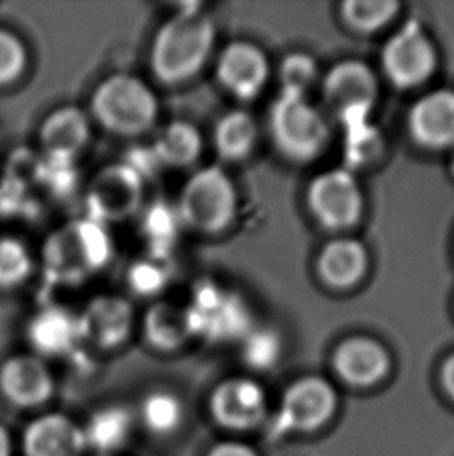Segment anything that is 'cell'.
<instances>
[{
	"label": "cell",
	"instance_id": "1",
	"mask_svg": "<svg viewBox=\"0 0 454 456\" xmlns=\"http://www.w3.org/2000/svg\"><path fill=\"white\" fill-rule=\"evenodd\" d=\"M214 19L184 8L160 25L150 45V69L164 86H181L197 78L215 50Z\"/></svg>",
	"mask_w": 454,
	"mask_h": 456
},
{
	"label": "cell",
	"instance_id": "2",
	"mask_svg": "<svg viewBox=\"0 0 454 456\" xmlns=\"http://www.w3.org/2000/svg\"><path fill=\"white\" fill-rule=\"evenodd\" d=\"M114 254L108 226L89 216L56 229L43 247L44 272L61 284H80L109 265Z\"/></svg>",
	"mask_w": 454,
	"mask_h": 456
},
{
	"label": "cell",
	"instance_id": "3",
	"mask_svg": "<svg viewBox=\"0 0 454 456\" xmlns=\"http://www.w3.org/2000/svg\"><path fill=\"white\" fill-rule=\"evenodd\" d=\"M159 100L150 85L131 74L100 81L89 100V118L114 136H145L159 120Z\"/></svg>",
	"mask_w": 454,
	"mask_h": 456
},
{
	"label": "cell",
	"instance_id": "4",
	"mask_svg": "<svg viewBox=\"0 0 454 456\" xmlns=\"http://www.w3.org/2000/svg\"><path fill=\"white\" fill-rule=\"evenodd\" d=\"M237 212V189L229 173L220 166L203 167L191 173L179 191V222L197 234H222L232 224Z\"/></svg>",
	"mask_w": 454,
	"mask_h": 456
},
{
	"label": "cell",
	"instance_id": "5",
	"mask_svg": "<svg viewBox=\"0 0 454 456\" xmlns=\"http://www.w3.org/2000/svg\"><path fill=\"white\" fill-rule=\"evenodd\" d=\"M270 128L282 153L295 160L313 159L326 147V118L301 94L279 95L270 112Z\"/></svg>",
	"mask_w": 454,
	"mask_h": 456
},
{
	"label": "cell",
	"instance_id": "6",
	"mask_svg": "<svg viewBox=\"0 0 454 456\" xmlns=\"http://www.w3.org/2000/svg\"><path fill=\"white\" fill-rule=\"evenodd\" d=\"M143 203V176L134 166L126 162H114L103 167L87 185V216L106 226L133 218L141 212Z\"/></svg>",
	"mask_w": 454,
	"mask_h": 456
},
{
	"label": "cell",
	"instance_id": "7",
	"mask_svg": "<svg viewBox=\"0 0 454 456\" xmlns=\"http://www.w3.org/2000/svg\"><path fill=\"white\" fill-rule=\"evenodd\" d=\"M191 327L195 337L212 341L245 338L251 330V314L246 304L216 285L198 289L191 307Z\"/></svg>",
	"mask_w": 454,
	"mask_h": 456
},
{
	"label": "cell",
	"instance_id": "8",
	"mask_svg": "<svg viewBox=\"0 0 454 456\" xmlns=\"http://www.w3.org/2000/svg\"><path fill=\"white\" fill-rule=\"evenodd\" d=\"M336 407L338 395L326 379L304 377L285 391L277 427L287 433L316 432L332 419Z\"/></svg>",
	"mask_w": 454,
	"mask_h": 456
},
{
	"label": "cell",
	"instance_id": "9",
	"mask_svg": "<svg viewBox=\"0 0 454 456\" xmlns=\"http://www.w3.org/2000/svg\"><path fill=\"white\" fill-rule=\"evenodd\" d=\"M383 68L399 87L418 86L430 78L436 52L418 22H408L389 39L383 50Z\"/></svg>",
	"mask_w": 454,
	"mask_h": 456
},
{
	"label": "cell",
	"instance_id": "10",
	"mask_svg": "<svg viewBox=\"0 0 454 456\" xmlns=\"http://www.w3.org/2000/svg\"><path fill=\"white\" fill-rule=\"evenodd\" d=\"M308 201L316 218L327 228H349L361 216L360 185L355 176L343 168L322 173L314 179Z\"/></svg>",
	"mask_w": 454,
	"mask_h": 456
},
{
	"label": "cell",
	"instance_id": "11",
	"mask_svg": "<svg viewBox=\"0 0 454 456\" xmlns=\"http://www.w3.org/2000/svg\"><path fill=\"white\" fill-rule=\"evenodd\" d=\"M133 304L120 295H97L78 314L81 339L112 351L128 341L134 329Z\"/></svg>",
	"mask_w": 454,
	"mask_h": 456
},
{
	"label": "cell",
	"instance_id": "12",
	"mask_svg": "<svg viewBox=\"0 0 454 456\" xmlns=\"http://www.w3.org/2000/svg\"><path fill=\"white\" fill-rule=\"evenodd\" d=\"M268 77V60L254 44L233 41L216 58V81L235 99L243 102L255 99L263 91Z\"/></svg>",
	"mask_w": 454,
	"mask_h": 456
},
{
	"label": "cell",
	"instance_id": "13",
	"mask_svg": "<svg viewBox=\"0 0 454 456\" xmlns=\"http://www.w3.org/2000/svg\"><path fill=\"white\" fill-rule=\"evenodd\" d=\"M93 120L78 106L64 105L47 114L37 131L39 149L55 164L74 162L89 145Z\"/></svg>",
	"mask_w": 454,
	"mask_h": 456
},
{
	"label": "cell",
	"instance_id": "14",
	"mask_svg": "<svg viewBox=\"0 0 454 456\" xmlns=\"http://www.w3.org/2000/svg\"><path fill=\"white\" fill-rule=\"evenodd\" d=\"M327 103L344 124L368 118L377 95V81L370 69L358 61H344L328 72L324 85Z\"/></svg>",
	"mask_w": 454,
	"mask_h": 456
},
{
	"label": "cell",
	"instance_id": "15",
	"mask_svg": "<svg viewBox=\"0 0 454 456\" xmlns=\"http://www.w3.org/2000/svg\"><path fill=\"white\" fill-rule=\"evenodd\" d=\"M210 413L227 430H251L266 414L263 388L251 379H229L212 393Z\"/></svg>",
	"mask_w": 454,
	"mask_h": 456
},
{
	"label": "cell",
	"instance_id": "16",
	"mask_svg": "<svg viewBox=\"0 0 454 456\" xmlns=\"http://www.w3.org/2000/svg\"><path fill=\"white\" fill-rule=\"evenodd\" d=\"M333 366L343 382L353 388H372L386 379L391 358L375 339L353 337L345 339L335 351Z\"/></svg>",
	"mask_w": 454,
	"mask_h": 456
},
{
	"label": "cell",
	"instance_id": "17",
	"mask_svg": "<svg viewBox=\"0 0 454 456\" xmlns=\"http://www.w3.org/2000/svg\"><path fill=\"white\" fill-rule=\"evenodd\" d=\"M0 389L12 405L35 408L49 401L53 380L41 358L16 355L0 368Z\"/></svg>",
	"mask_w": 454,
	"mask_h": 456
},
{
	"label": "cell",
	"instance_id": "18",
	"mask_svg": "<svg viewBox=\"0 0 454 456\" xmlns=\"http://www.w3.org/2000/svg\"><path fill=\"white\" fill-rule=\"evenodd\" d=\"M412 136L428 149L454 147V93L441 89L428 94L409 112Z\"/></svg>",
	"mask_w": 454,
	"mask_h": 456
},
{
	"label": "cell",
	"instance_id": "19",
	"mask_svg": "<svg viewBox=\"0 0 454 456\" xmlns=\"http://www.w3.org/2000/svg\"><path fill=\"white\" fill-rule=\"evenodd\" d=\"M85 449L83 428L62 414L41 416L25 430V456H81Z\"/></svg>",
	"mask_w": 454,
	"mask_h": 456
},
{
	"label": "cell",
	"instance_id": "20",
	"mask_svg": "<svg viewBox=\"0 0 454 456\" xmlns=\"http://www.w3.org/2000/svg\"><path fill=\"white\" fill-rule=\"evenodd\" d=\"M27 333L37 354L60 357L72 351L81 339L78 314L60 305L43 308L31 318Z\"/></svg>",
	"mask_w": 454,
	"mask_h": 456
},
{
	"label": "cell",
	"instance_id": "21",
	"mask_svg": "<svg viewBox=\"0 0 454 456\" xmlns=\"http://www.w3.org/2000/svg\"><path fill=\"white\" fill-rule=\"evenodd\" d=\"M142 329L148 343L162 352L178 351L195 337L187 307L166 301L148 308Z\"/></svg>",
	"mask_w": 454,
	"mask_h": 456
},
{
	"label": "cell",
	"instance_id": "22",
	"mask_svg": "<svg viewBox=\"0 0 454 456\" xmlns=\"http://www.w3.org/2000/svg\"><path fill=\"white\" fill-rule=\"evenodd\" d=\"M204 139L197 125L187 120H173L160 128L154 139L153 153L160 166L189 168L201 159Z\"/></svg>",
	"mask_w": 454,
	"mask_h": 456
},
{
	"label": "cell",
	"instance_id": "23",
	"mask_svg": "<svg viewBox=\"0 0 454 456\" xmlns=\"http://www.w3.org/2000/svg\"><path fill=\"white\" fill-rule=\"evenodd\" d=\"M320 278L336 289L355 285L368 266V254L361 243L341 239L328 243L320 257Z\"/></svg>",
	"mask_w": 454,
	"mask_h": 456
},
{
	"label": "cell",
	"instance_id": "24",
	"mask_svg": "<svg viewBox=\"0 0 454 456\" xmlns=\"http://www.w3.org/2000/svg\"><path fill=\"white\" fill-rule=\"evenodd\" d=\"M258 130L249 112L229 111L215 125L212 143L216 156L224 162L246 159L257 142Z\"/></svg>",
	"mask_w": 454,
	"mask_h": 456
},
{
	"label": "cell",
	"instance_id": "25",
	"mask_svg": "<svg viewBox=\"0 0 454 456\" xmlns=\"http://www.w3.org/2000/svg\"><path fill=\"white\" fill-rule=\"evenodd\" d=\"M133 427V418L128 410L122 407H108L99 410L83 428L86 447L93 451L116 452L126 444Z\"/></svg>",
	"mask_w": 454,
	"mask_h": 456
},
{
	"label": "cell",
	"instance_id": "26",
	"mask_svg": "<svg viewBox=\"0 0 454 456\" xmlns=\"http://www.w3.org/2000/svg\"><path fill=\"white\" fill-rule=\"evenodd\" d=\"M35 259L18 237H0V290H14L31 278Z\"/></svg>",
	"mask_w": 454,
	"mask_h": 456
},
{
	"label": "cell",
	"instance_id": "27",
	"mask_svg": "<svg viewBox=\"0 0 454 456\" xmlns=\"http://www.w3.org/2000/svg\"><path fill=\"white\" fill-rule=\"evenodd\" d=\"M141 416L150 432L170 435L181 426L184 411L176 395L166 391H154L142 402Z\"/></svg>",
	"mask_w": 454,
	"mask_h": 456
},
{
	"label": "cell",
	"instance_id": "28",
	"mask_svg": "<svg viewBox=\"0 0 454 456\" xmlns=\"http://www.w3.org/2000/svg\"><path fill=\"white\" fill-rule=\"evenodd\" d=\"M399 4L393 0H349L343 5L345 20L361 31L378 30L395 16Z\"/></svg>",
	"mask_w": 454,
	"mask_h": 456
},
{
	"label": "cell",
	"instance_id": "29",
	"mask_svg": "<svg viewBox=\"0 0 454 456\" xmlns=\"http://www.w3.org/2000/svg\"><path fill=\"white\" fill-rule=\"evenodd\" d=\"M282 343L276 332L270 329L249 330L243 338V360L255 370H271L279 362Z\"/></svg>",
	"mask_w": 454,
	"mask_h": 456
},
{
	"label": "cell",
	"instance_id": "30",
	"mask_svg": "<svg viewBox=\"0 0 454 456\" xmlns=\"http://www.w3.org/2000/svg\"><path fill=\"white\" fill-rule=\"evenodd\" d=\"M28 68V50L24 41L0 27V87L12 86L24 77Z\"/></svg>",
	"mask_w": 454,
	"mask_h": 456
},
{
	"label": "cell",
	"instance_id": "31",
	"mask_svg": "<svg viewBox=\"0 0 454 456\" xmlns=\"http://www.w3.org/2000/svg\"><path fill=\"white\" fill-rule=\"evenodd\" d=\"M316 75H318L316 64L310 56L304 53L289 55L280 68L283 93L305 95L308 87L312 86L316 80Z\"/></svg>",
	"mask_w": 454,
	"mask_h": 456
},
{
	"label": "cell",
	"instance_id": "32",
	"mask_svg": "<svg viewBox=\"0 0 454 456\" xmlns=\"http://www.w3.org/2000/svg\"><path fill=\"white\" fill-rule=\"evenodd\" d=\"M166 282V268L159 259L139 260L129 272V284L133 290L143 297H153L159 293Z\"/></svg>",
	"mask_w": 454,
	"mask_h": 456
},
{
	"label": "cell",
	"instance_id": "33",
	"mask_svg": "<svg viewBox=\"0 0 454 456\" xmlns=\"http://www.w3.org/2000/svg\"><path fill=\"white\" fill-rule=\"evenodd\" d=\"M209 456H257V453L241 443H222L212 449Z\"/></svg>",
	"mask_w": 454,
	"mask_h": 456
},
{
	"label": "cell",
	"instance_id": "34",
	"mask_svg": "<svg viewBox=\"0 0 454 456\" xmlns=\"http://www.w3.org/2000/svg\"><path fill=\"white\" fill-rule=\"evenodd\" d=\"M441 379H442L443 388L447 391V395L454 402V354L443 363Z\"/></svg>",
	"mask_w": 454,
	"mask_h": 456
},
{
	"label": "cell",
	"instance_id": "35",
	"mask_svg": "<svg viewBox=\"0 0 454 456\" xmlns=\"http://www.w3.org/2000/svg\"><path fill=\"white\" fill-rule=\"evenodd\" d=\"M0 456H12V443L4 427L0 426Z\"/></svg>",
	"mask_w": 454,
	"mask_h": 456
},
{
	"label": "cell",
	"instance_id": "36",
	"mask_svg": "<svg viewBox=\"0 0 454 456\" xmlns=\"http://www.w3.org/2000/svg\"><path fill=\"white\" fill-rule=\"evenodd\" d=\"M453 172H454V158H453Z\"/></svg>",
	"mask_w": 454,
	"mask_h": 456
}]
</instances>
